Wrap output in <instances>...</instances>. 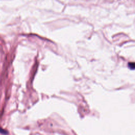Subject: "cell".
I'll use <instances>...</instances> for the list:
<instances>
[{
	"label": "cell",
	"mask_w": 135,
	"mask_h": 135,
	"mask_svg": "<svg viewBox=\"0 0 135 135\" xmlns=\"http://www.w3.org/2000/svg\"><path fill=\"white\" fill-rule=\"evenodd\" d=\"M0 133H1L6 134V133H7V132L6 130H4L3 129H2V128H1L0 127Z\"/></svg>",
	"instance_id": "cell-2"
},
{
	"label": "cell",
	"mask_w": 135,
	"mask_h": 135,
	"mask_svg": "<svg viewBox=\"0 0 135 135\" xmlns=\"http://www.w3.org/2000/svg\"><path fill=\"white\" fill-rule=\"evenodd\" d=\"M128 66L129 68L131 69H135V63H133V62L129 63Z\"/></svg>",
	"instance_id": "cell-1"
}]
</instances>
